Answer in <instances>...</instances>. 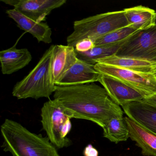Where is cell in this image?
Returning a JSON list of instances; mask_svg holds the SVG:
<instances>
[{
    "label": "cell",
    "mask_w": 156,
    "mask_h": 156,
    "mask_svg": "<svg viewBox=\"0 0 156 156\" xmlns=\"http://www.w3.org/2000/svg\"><path fill=\"white\" fill-rule=\"evenodd\" d=\"M94 42L88 39H84L78 42L75 47L76 51L84 52L94 47Z\"/></svg>",
    "instance_id": "obj_21"
},
{
    "label": "cell",
    "mask_w": 156,
    "mask_h": 156,
    "mask_svg": "<svg viewBox=\"0 0 156 156\" xmlns=\"http://www.w3.org/2000/svg\"><path fill=\"white\" fill-rule=\"evenodd\" d=\"M95 68L101 74L114 77L133 87L146 98L156 94V78L152 73L136 72L100 63L96 64Z\"/></svg>",
    "instance_id": "obj_6"
},
{
    "label": "cell",
    "mask_w": 156,
    "mask_h": 156,
    "mask_svg": "<svg viewBox=\"0 0 156 156\" xmlns=\"http://www.w3.org/2000/svg\"><path fill=\"white\" fill-rule=\"evenodd\" d=\"M152 73L153 74V75H154V76H155V77L156 78V69H155V70H154V72H153V73Z\"/></svg>",
    "instance_id": "obj_24"
},
{
    "label": "cell",
    "mask_w": 156,
    "mask_h": 156,
    "mask_svg": "<svg viewBox=\"0 0 156 156\" xmlns=\"http://www.w3.org/2000/svg\"><path fill=\"white\" fill-rule=\"evenodd\" d=\"M55 48V45H51L34 68L14 85L12 92L13 97L19 99H38L49 98L54 94L55 85L53 77L52 66Z\"/></svg>",
    "instance_id": "obj_3"
},
{
    "label": "cell",
    "mask_w": 156,
    "mask_h": 156,
    "mask_svg": "<svg viewBox=\"0 0 156 156\" xmlns=\"http://www.w3.org/2000/svg\"><path fill=\"white\" fill-rule=\"evenodd\" d=\"M137 31L134 27L128 25L98 38L94 42V44L96 46L118 43L126 41Z\"/></svg>",
    "instance_id": "obj_20"
},
{
    "label": "cell",
    "mask_w": 156,
    "mask_h": 156,
    "mask_svg": "<svg viewBox=\"0 0 156 156\" xmlns=\"http://www.w3.org/2000/svg\"><path fill=\"white\" fill-rule=\"evenodd\" d=\"M121 107L127 116L156 135V106L142 100Z\"/></svg>",
    "instance_id": "obj_12"
},
{
    "label": "cell",
    "mask_w": 156,
    "mask_h": 156,
    "mask_svg": "<svg viewBox=\"0 0 156 156\" xmlns=\"http://www.w3.org/2000/svg\"><path fill=\"white\" fill-rule=\"evenodd\" d=\"M77 60L74 47L67 45H55L52 66L55 84L61 81Z\"/></svg>",
    "instance_id": "obj_15"
},
{
    "label": "cell",
    "mask_w": 156,
    "mask_h": 156,
    "mask_svg": "<svg viewBox=\"0 0 156 156\" xmlns=\"http://www.w3.org/2000/svg\"><path fill=\"white\" fill-rule=\"evenodd\" d=\"M32 56L27 48L17 49L16 46L0 51L2 73L10 75L18 72L29 65Z\"/></svg>",
    "instance_id": "obj_14"
},
{
    "label": "cell",
    "mask_w": 156,
    "mask_h": 156,
    "mask_svg": "<svg viewBox=\"0 0 156 156\" xmlns=\"http://www.w3.org/2000/svg\"><path fill=\"white\" fill-rule=\"evenodd\" d=\"M6 12L17 23L20 30L31 34L38 42L51 43L52 32L46 23L35 21L14 9L7 10Z\"/></svg>",
    "instance_id": "obj_11"
},
{
    "label": "cell",
    "mask_w": 156,
    "mask_h": 156,
    "mask_svg": "<svg viewBox=\"0 0 156 156\" xmlns=\"http://www.w3.org/2000/svg\"><path fill=\"white\" fill-rule=\"evenodd\" d=\"M129 131V138L141 148L142 155L156 156V135L128 117H124Z\"/></svg>",
    "instance_id": "obj_13"
},
{
    "label": "cell",
    "mask_w": 156,
    "mask_h": 156,
    "mask_svg": "<svg viewBox=\"0 0 156 156\" xmlns=\"http://www.w3.org/2000/svg\"><path fill=\"white\" fill-rule=\"evenodd\" d=\"M115 55L156 62V24L130 36Z\"/></svg>",
    "instance_id": "obj_7"
},
{
    "label": "cell",
    "mask_w": 156,
    "mask_h": 156,
    "mask_svg": "<svg viewBox=\"0 0 156 156\" xmlns=\"http://www.w3.org/2000/svg\"><path fill=\"white\" fill-rule=\"evenodd\" d=\"M53 97L70 118L89 120L102 128L108 120L123 116L124 113L105 89L94 83L72 86L55 85Z\"/></svg>",
    "instance_id": "obj_1"
},
{
    "label": "cell",
    "mask_w": 156,
    "mask_h": 156,
    "mask_svg": "<svg viewBox=\"0 0 156 156\" xmlns=\"http://www.w3.org/2000/svg\"><path fill=\"white\" fill-rule=\"evenodd\" d=\"M42 125L48 138L56 147H67L72 142L67 137L72 129L71 119L55 99L44 104L41 109Z\"/></svg>",
    "instance_id": "obj_5"
},
{
    "label": "cell",
    "mask_w": 156,
    "mask_h": 156,
    "mask_svg": "<svg viewBox=\"0 0 156 156\" xmlns=\"http://www.w3.org/2000/svg\"><path fill=\"white\" fill-rule=\"evenodd\" d=\"M143 100L148 104L156 106V94L148 98L143 99Z\"/></svg>",
    "instance_id": "obj_23"
},
{
    "label": "cell",
    "mask_w": 156,
    "mask_h": 156,
    "mask_svg": "<svg viewBox=\"0 0 156 156\" xmlns=\"http://www.w3.org/2000/svg\"><path fill=\"white\" fill-rule=\"evenodd\" d=\"M129 25L138 31L147 30L156 24L154 10L140 5L123 10Z\"/></svg>",
    "instance_id": "obj_17"
},
{
    "label": "cell",
    "mask_w": 156,
    "mask_h": 156,
    "mask_svg": "<svg viewBox=\"0 0 156 156\" xmlns=\"http://www.w3.org/2000/svg\"><path fill=\"white\" fill-rule=\"evenodd\" d=\"M95 63L103 64L144 73H152L156 69V62L117 56L115 54L98 59L95 61Z\"/></svg>",
    "instance_id": "obj_16"
},
{
    "label": "cell",
    "mask_w": 156,
    "mask_h": 156,
    "mask_svg": "<svg viewBox=\"0 0 156 156\" xmlns=\"http://www.w3.org/2000/svg\"><path fill=\"white\" fill-rule=\"evenodd\" d=\"M123 10L97 14L73 23V31L66 39L67 45L75 47L79 42L88 39L94 42L115 30L128 26Z\"/></svg>",
    "instance_id": "obj_4"
},
{
    "label": "cell",
    "mask_w": 156,
    "mask_h": 156,
    "mask_svg": "<svg viewBox=\"0 0 156 156\" xmlns=\"http://www.w3.org/2000/svg\"><path fill=\"white\" fill-rule=\"evenodd\" d=\"M103 129L104 137L116 144L126 141L129 138V131L123 116L111 119Z\"/></svg>",
    "instance_id": "obj_18"
},
{
    "label": "cell",
    "mask_w": 156,
    "mask_h": 156,
    "mask_svg": "<svg viewBox=\"0 0 156 156\" xmlns=\"http://www.w3.org/2000/svg\"><path fill=\"white\" fill-rule=\"evenodd\" d=\"M98 82L105 89L112 100L121 107L125 104L146 98L137 90L111 76L102 74Z\"/></svg>",
    "instance_id": "obj_9"
},
{
    "label": "cell",
    "mask_w": 156,
    "mask_h": 156,
    "mask_svg": "<svg viewBox=\"0 0 156 156\" xmlns=\"http://www.w3.org/2000/svg\"><path fill=\"white\" fill-rule=\"evenodd\" d=\"M126 41L118 43L94 46L93 49L84 52L76 51V55L78 59L95 65L96 60L115 55Z\"/></svg>",
    "instance_id": "obj_19"
},
{
    "label": "cell",
    "mask_w": 156,
    "mask_h": 156,
    "mask_svg": "<svg viewBox=\"0 0 156 156\" xmlns=\"http://www.w3.org/2000/svg\"><path fill=\"white\" fill-rule=\"evenodd\" d=\"M1 132L3 151L12 156H60L48 137L31 132L12 119H5Z\"/></svg>",
    "instance_id": "obj_2"
},
{
    "label": "cell",
    "mask_w": 156,
    "mask_h": 156,
    "mask_svg": "<svg viewBox=\"0 0 156 156\" xmlns=\"http://www.w3.org/2000/svg\"><path fill=\"white\" fill-rule=\"evenodd\" d=\"M102 74L95 65L78 59L75 64L55 85L72 86L99 82Z\"/></svg>",
    "instance_id": "obj_10"
},
{
    "label": "cell",
    "mask_w": 156,
    "mask_h": 156,
    "mask_svg": "<svg viewBox=\"0 0 156 156\" xmlns=\"http://www.w3.org/2000/svg\"><path fill=\"white\" fill-rule=\"evenodd\" d=\"M1 2L12 6L30 19L44 22L46 17L53 10L64 5L66 0H1Z\"/></svg>",
    "instance_id": "obj_8"
},
{
    "label": "cell",
    "mask_w": 156,
    "mask_h": 156,
    "mask_svg": "<svg viewBox=\"0 0 156 156\" xmlns=\"http://www.w3.org/2000/svg\"><path fill=\"white\" fill-rule=\"evenodd\" d=\"M83 154L84 156H98V151L93 145L88 144L84 149Z\"/></svg>",
    "instance_id": "obj_22"
}]
</instances>
